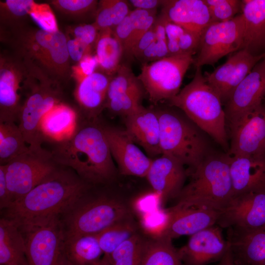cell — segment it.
<instances>
[{
    "mask_svg": "<svg viewBox=\"0 0 265 265\" xmlns=\"http://www.w3.org/2000/svg\"><path fill=\"white\" fill-rule=\"evenodd\" d=\"M230 156L209 155L196 167L187 171L189 182L173 206L204 208L220 212L233 195Z\"/></svg>",
    "mask_w": 265,
    "mask_h": 265,
    "instance_id": "277c9868",
    "label": "cell"
},
{
    "mask_svg": "<svg viewBox=\"0 0 265 265\" xmlns=\"http://www.w3.org/2000/svg\"><path fill=\"white\" fill-rule=\"evenodd\" d=\"M265 98V57L236 87L224 104L228 124L263 103Z\"/></svg>",
    "mask_w": 265,
    "mask_h": 265,
    "instance_id": "e0dca14e",
    "label": "cell"
},
{
    "mask_svg": "<svg viewBox=\"0 0 265 265\" xmlns=\"http://www.w3.org/2000/svg\"><path fill=\"white\" fill-rule=\"evenodd\" d=\"M216 224L238 231L265 227V190L233 197L220 212Z\"/></svg>",
    "mask_w": 265,
    "mask_h": 265,
    "instance_id": "5bb4252c",
    "label": "cell"
},
{
    "mask_svg": "<svg viewBox=\"0 0 265 265\" xmlns=\"http://www.w3.org/2000/svg\"><path fill=\"white\" fill-rule=\"evenodd\" d=\"M189 54L169 56L142 64L137 76L150 100L156 104L176 96L189 66L194 63Z\"/></svg>",
    "mask_w": 265,
    "mask_h": 265,
    "instance_id": "30bf717a",
    "label": "cell"
},
{
    "mask_svg": "<svg viewBox=\"0 0 265 265\" xmlns=\"http://www.w3.org/2000/svg\"><path fill=\"white\" fill-rule=\"evenodd\" d=\"M99 31L113 30L112 17L108 0L98 2L95 22L93 23Z\"/></svg>",
    "mask_w": 265,
    "mask_h": 265,
    "instance_id": "7bdbcfd3",
    "label": "cell"
},
{
    "mask_svg": "<svg viewBox=\"0 0 265 265\" xmlns=\"http://www.w3.org/2000/svg\"><path fill=\"white\" fill-rule=\"evenodd\" d=\"M111 77L95 72L78 81L76 96L89 119H95L105 108L107 89Z\"/></svg>",
    "mask_w": 265,
    "mask_h": 265,
    "instance_id": "4316f807",
    "label": "cell"
},
{
    "mask_svg": "<svg viewBox=\"0 0 265 265\" xmlns=\"http://www.w3.org/2000/svg\"><path fill=\"white\" fill-rule=\"evenodd\" d=\"M229 155L233 197L265 190V154Z\"/></svg>",
    "mask_w": 265,
    "mask_h": 265,
    "instance_id": "603a6c76",
    "label": "cell"
},
{
    "mask_svg": "<svg viewBox=\"0 0 265 265\" xmlns=\"http://www.w3.org/2000/svg\"><path fill=\"white\" fill-rule=\"evenodd\" d=\"M220 265H238L233 261L230 249L227 254L221 260Z\"/></svg>",
    "mask_w": 265,
    "mask_h": 265,
    "instance_id": "816d5d0a",
    "label": "cell"
},
{
    "mask_svg": "<svg viewBox=\"0 0 265 265\" xmlns=\"http://www.w3.org/2000/svg\"><path fill=\"white\" fill-rule=\"evenodd\" d=\"M124 117L125 130L132 140L150 157L160 155V126L156 109L141 106Z\"/></svg>",
    "mask_w": 265,
    "mask_h": 265,
    "instance_id": "7402d4cb",
    "label": "cell"
},
{
    "mask_svg": "<svg viewBox=\"0 0 265 265\" xmlns=\"http://www.w3.org/2000/svg\"><path fill=\"white\" fill-rule=\"evenodd\" d=\"M144 88H141L117 95L106 101L105 108L112 114L125 117L140 106Z\"/></svg>",
    "mask_w": 265,
    "mask_h": 265,
    "instance_id": "74e56055",
    "label": "cell"
},
{
    "mask_svg": "<svg viewBox=\"0 0 265 265\" xmlns=\"http://www.w3.org/2000/svg\"><path fill=\"white\" fill-rule=\"evenodd\" d=\"M10 45L26 67L58 82L70 73L66 35L21 25L10 29ZM9 41V42H10Z\"/></svg>",
    "mask_w": 265,
    "mask_h": 265,
    "instance_id": "3957f363",
    "label": "cell"
},
{
    "mask_svg": "<svg viewBox=\"0 0 265 265\" xmlns=\"http://www.w3.org/2000/svg\"><path fill=\"white\" fill-rule=\"evenodd\" d=\"M17 226L24 239L29 265H72L66 255L65 237L60 217Z\"/></svg>",
    "mask_w": 265,
    "mask_h": 265,
    "instance_id": "9c48e42d",
    "label": "cell"
},
{
    "mask_svg": "<svg viewBox=\"0 0 265 265\" xmlns=\"http://www.w3.org/2000/svg\"><path fill=\"white\" fill-rule=\"evenodd\" d=\"M145 240L137 232L105 256L111 265H141Z\"/></svg>",
    "mask_w": 265,
    "mask_h": 265,
    "instance_id": "e575fe53",
    "label": "cell"
},
{
    "mask_svg": "<svg viewBox=\"0 0 265 265\" xmlns=\"http://www.w3.org/2000/svg\"><path fill=\"white\" fill-rule=\"evenodd\" d=\"M201 68H196L191 81L168 101L170 106L181 110L228 153L229 143L223 103L206 81Z\"/></svg>",
    "mask_w": 265,
    "mask_h": 265,
    "instance_id": "5b68a950",
    "label": "cell"
},
{
    "mask_svg": "<svg viewBox=\"0 0 265 265\" xmlns=\"http://www.w3.org/2000/svg\"><path fill=\"white\" fill-rule=\"evenodd\" d=\"M29 150L18 125L12 122L0 123V165L6 164Z\"/></svg>",
    "mask_w": 265,
    "mask_h": 265,
    "instance_id": "1f68e13d",
    "label": "cell"
},
{
    "mask_svg": "<svg viewBox=\"0 0 265 265\" xmlns=\"http://www.w3.org/2000/svg\"><path fill=\"white\" fill-rule=\"evenodd\" d=\"M187 175L185 165L174 157L162 154L152 159L146 176L160 200L176 199L184 187Z\"/></svg>",
    "mask_w": 265,
    "mask_h": 265,
    "instance_id": "44dd1931",
    "label": "cell"
},
{
    "mask_svg": "<svg viewBox=\"0 0 265 265\" xmlns=\"http://www.w3.org/2000/svg\"><path fill=\"white\" fill-rule=\"evenodd\" d=\"M156 39V33L153 25L132 48L129 55L137 58Z\"/></svg>",
    "mask_w": 265,
    "mask_h": 265,
    "instance_id": "c3c4849f",
    "label": "cell"
},
{
    "mask_svg": "<svg viewBox=\"0 0 265 265\" xmlns=\"http://www.w3.org/2000/svg\"><path fill=\"white\" fill-rule=\"evenodd\" d=\"M162 13L171 22L198 36L212 23L205 0H166Z\"/></svg>",
    "mask_w": 265,
    "mask_h": 265,
    "instance_id": "cb8c5ba5",
    "label": "cell"
},
{
    "mask_svg": "<svg viewBox=\"0 0 265 265\" xmlns=\"http://www.w3.org/2000/svg\"><path fill=\"white\" fill-rule=\"evenodd\" d=\"M36 2L31 0H6L0 2L1 22L10 28L21 25L30 16Z\"/></svg>",
    "mask_w": 265,
    "mask_h": 265,
    "instance_id": "8d00e7d4",
    "label": "cell"
},
{
    "mask_svg": "<svg viewBox=\"0 0 265 265\" xmlns=\"http://www.w3.org/2000/svg\"><path fill=\"white\" fill-rule=\"evenodd\" d=\"M4 165L12 203L23 198L60 166L51 152L30 149Z\"/></svg>",
    "mask_w": 265,
    "mask_h": 265,
    "instance_id": "8fae6325",
    "label": "cell"
},
{
    "mask_svg": "<svg viewBox=\"0 0 265 265\" xmlns=\"http://www.w3.org/2000/svg\"><path fill=\"white\" fill-rule=\"evenodd\" d=\"M213 22H223L235 18L241 10V0H205Z\"/></svg>",
    "mask_w": 265,
    "mask_h": 265,
    "instance_id": "f35d334b",
    "label": "cell"
},
{
    "mask_svg": "<svg viewBox=\"0 0 265 265\" xmlns=\"http://www.w3.org/2000/svg\"><path fill=\"white\" fill-rule=\"evenodd\" d=\"M58 11L72 16H80L97 9L95 0H55L51 2Z\"/></svg>",
    "mask_w": 265,
    "mask_h": 265,
    "instance_id": "ab89813d",
    "label": "cell"
},
{
    "mask_svg": "<svg viewBox=\"0 0 265 265\" xmlns=\"http://www.w3.org/2000/svg\"><path fill=\"white\" fill-rule=\"evenodd\" d=\"M30 17L43 29L50 31L58 29L54 16L47 4L36 3Z\"/></svg>",
    "mask_w": 265,
    "mask_h": 265,
    "instance_id": "60d3db41",
    "label": "cell"
},
{
    "mask_svg": "<svg viewBox=\"0 0 265 265\" xmlns=\"http://www.w3.org/2000/svg\"><path fill=\"white\" fill-rule=\"evenodd\" d=\"M67 47L70 58L79 62L86 55L89 54V48L78 39L67 36Z\"/></svg>",
    "mask_w": 265,
    "mask_h": 265,
    "instance_id": "bcb514c9",
    "label": "cell"
},
{
    "mask_svg": "<svg viewBox=\"0 0 265 265\" xmlns=\"http://www.w3.org/2000/svg\"><path fill=\"white\" fill-rule=\"evenodd\" d=\"M99 63L97 56L89 53L86 55L74 67L73 73L79 81L96 72Z\"/></svg>",
    "mask_w": 265,
    "mask_h": 265,
    "instance_id": "f6af8a7d",
    "label": "cell"
},
{
    "mask_svg": "<svg viewBox=\"0 0 265 265\" xmlns=\"http://www.w3.org/2000/svg\"><path fill=\"white\" fill-rule=\"evenodd\" d=\"M137 233L131 216L118 221L97 234L105 256H108L123 242Z\"/></svg>",
    "mask_w": 265,
    "mask_h": 265,
    "instance_id": "836d02e7",
    "label": "cell"
},
{
    "mask_svg": "<svg viewBox=\"0 0 265 265\" xmlns=\"http://www.w3.org/2000/svg\"><path fill=\"white\" fill-rule=\"evenodd\" d=\"M99 66L108 75H114L121 65L123 47L111 29L99 31L95 43Z\"/></svg>",
    "mask_w": 265,
    "mask_h": 265,
    "instance_id": "f546056e",
    "label": "cell"
},
{
    "mask_svg": "<svg viewBox=\"0 0 265 265\" xmlns=\"http://www.w3.org/2000/svg\"><path fill=\"white\" fill-rule=\"evenodd\" d=\"M265 57V53L254 54L242 49L233 53L212 72H206L204 77L225 104L236 87Z\"/></svg>",
    "mask_w": 265,
    "mask_h": 265,
    "instance_id": "2e32d148",
    "label": "cell"
},
{
    "mask_svg": "<svg viewBox=\"0 0 265 265\" xmlns=\"http://www.w3.org/2000/svg\"><path fill=\"white\" fill-rule=\"evenodd\" d=\"M244 22L242 49L254 54L265 49V0H241Z\"/></svg>",
    "mask_w": 265,
    "mask_h": 265,
    "instance_id": "484cf974",
    "label": "cell"
},
{
    "mask_svg": "<svg viewBox=\"0 0 265 265\" xmlns=\"http://www.w3.org/2000/svg\"><path fill=\"white\" fill-rule=\"evenodd\" d=\"M58 82L41 75L35 76L22 104L18 120L19 127L30 150L42 152L44 137L41 130L45 114L59 104L60 92Z\"/></svg>",
    "mask_w": 265,
    "mask_h": 265,
    "instance_id": "ba28073f",
    "label": "cell"
},
{
    "mask_svg": "<svg viewBox=\"0 0 265 265\" xmlns=\"http://www.w3.org/2000/svg\"><path fill=\"white\" fill-rule=\"evenodd\" d=\"M65 252L72 265H92L104 254L97 234L65 238Z\"/></svg>",
    "mask_w": 265,
    "mask_h": 265,
    "instance_id": "f1b7e54d",
    "label": "cell"
},
{
    "mask_svg": "<svg viewBox=\"0 0 265 265\" xmlns=\"http://www.w3.org/2000/svg\"><path fill=\"white\" fill-rule=\"evenodd\" d=\"M142 87L141 81L134 75L131 67L128 65L121 64L110 80L106 101L121 94Z\"/></svg>",
    "mask_w": 265,
    "mask_h": 265,
    "instance_id": "d590c367",
    "label": "cell"
},
{
    "mask_svg": "<svg viewBox=\"0 0 265 265\" xmlns=\"http://www.w3.org/2000/svg\"><path fill=\"white\" fill-rule=\"evenodd\" d=\"M231 156L265 154V105L262 103L228 124Z\"/></svg>",
    "mask_w": 265,
    "mask_h": 265,
    "instance_id": "9a60e30c",
    "label": "cell"
},
{
    "mask_svg": "<svg viewBox=\"0 0 265 265\" xmlns=\"http://www.w3.org/2000/svg\"><path fill=\"white\" fill-rule=\"evenodd\" d=\"M244 22L241 14L223 22L211 23L203 33L194 64L213 65L223 56L242 49Z\"/></svg>",
    "mask_w": 265,
    "mask_h": 265,
    "instance_id": "7c38bea8",
    "label": "cell"
},
{
    "mask_svg": "<svg viewBox=\"0 0 265 265\" xmlns=\"http://www.w3.org/2000/svg\"><path fill=\"white\" fill-rule=\"evenodd\" d=\"M12 203L10 193L8 188L5 167L0 165V208L1 211L9 207Z\"/></svg>",
    "mask_w": 265,
    "mask_h": 265,
    "instance_id": "681fc988",
    "label": "cell"
},
{
    "mask_svg": "<svg viewBox=\"0 0 265 265\" xmlns=\"http://www.w3.org/2000/svg\"><path fill=\"white\" fill-rule=\"evenodd\" d=\"M141 265H183L172 239L160 236L146 239Z\"/></svg>",
    "mask_w": 265,
    "mask_h": 265,
    "instance_id": "4dcf8cb0",
    "label": "cell"
},
{
    "mask_svg": "<svg viewBox=\"0 0 265 265\" xmlns=\"http://www.w3.org/2000/svg\"><path fill=\"white\" fill-rule=\"evenodd\" d=\"M1 54L0 61V123L15 122L22 106L21 93L27 90L31 74L21 58Z\"/></svg>",
    "mask_w": 265,
    "mask_h": 265,
    "instance_id": "4fadbf2b",
    "label": "cell"
},
{
    "mask_svg": "<svg viewBox=\"0 0 265 265\" xmlns=\"http://www.w3.org/2000/svg\"><path fill=\"white\" fill-rule=\"evenodd\" d=\"M76 113L69 106L58 104L48 111L41 123V130L45 136L52 138L65 134L75 123Z\"/></svg>",
    "mask_w": 265,
    "mask_h": 265,
    "instance_id": "d6a6232c",
    "label": "cell"
},
{
    "mask_svg": "<svg viewBox=\"0 0 265 265\" xmlns=\"http://www.w3.org/2000/svg\"><path fill=\"white\" fill-rule=\"evenodd\" d=\"M92 186L71 168L60 165L23 198L2 210L16 225L37 224L60 217Z\"/></svg>",
    "mask_w": 265,
    "mask_h": 265,
    "instance_id": "6da1fadb",
    "label": "cell"
},
{
    "mask_svg": "<svg viewBox=\"0 0 265 265\" xmlns=\"http://www.w3.org/2000/svg\"><path fill=\"white\" fill-rule=\"evenodd\" d=\"M167 40H156L139 56L137 59L142 64L154 62L169 56Z\"/></svg>",
    "mask_w": 265,
    "mask_h": 265,
    "instance_id": "b9f144b4",
    "label": "cell"
},
{
    "mask_svg": "<svg viewBox=\"0 0 265 265\" xmlns=\"http://www.w3.org/2000/svg\"><path fill=\"white\" fill-rule=\"evenodd\" d=\"M90 190L60 217L65 238L95 235L114 223L131 216L127 205L119 199Z\"/></svg>",
    "mask_w": 265,
    "mask_h": 265,
    "instance_id": "52a82bcc",
    "label": "cell"
},
{
    "mask_svg": "<svg viewBox=\"0 0 265 265\" xmlns=\"http://www.w3.org/2000/svg\"><path fill=\"white\" fill-rule=\"evenodd\" d=\"M110 152L121 174L146 177L152 159L136 145L125 130L103 127Z\"/></svg>",
    "mask_w": 265,
    "mask_h": 265,
    "instance_id": "d6986e66",
    "label": "cell"
},
{
    "mask_svg": "<svg viewBox=\"0 0 265 265\" xmlns=\"http://www.w3.org/2000/svg\"><path fill=\"white\" fill-rule=\"evenodd\" d=\"M220 212L204 208H176L167 210L166 219L158 236L171 239L191 236L216 224Z\"/></svg>",
    "mask_w": 265,
    "mask_h": 265,
    "instance_id": "ffe728a7",
    "label": "cell"
},
{
    "mask_svg": "<svg viewBox=\"0 0 265 265\" xmlns=\"http://www.w3.org/2000/svg\"><path fill=\"white\" fill-rule=\"evenodd\" d=\"M92 265H111L107 258L104 256L97 263L93 264Z\"/></svg>",
    "mask_w": 265,
    "mask_h": 265,
    "instance_id": "f5cc1de1",
    "label": "cell"
},
{
    "mask_svg": "<svg viewBox=\"0 0 265 265\" xmlns=\"http://www.w3.org/2000/svg\"><path fill=\"white\" fill-rule=\"evenodd\" d=\"M155 109L160 122L162 154L174 157L188 166V170L196 167L210 155L202 131L184 113L169 107Z\"/></svg>",
    "mask_w": 265,
    "mask_h": 265,
    "instance_id": "8992f818",
    "label": "cell"
},
{
    "mask_svg": "<svg viewBox=\"0 0 265 265\" xmlns=\"http://www.w3.org/2000/svg\"><path fill=\"white\" fill-rule=\"evenodd\" d=\"M114 28L130 13L129 2L124 0H108Z\"/></svg>",
    "mask_w": 265,
    "mask_h": 265,
    "instance_id": "7dc6e473",
    "label": "cell"
},
{
    "mask_svg": "<svg viewBox=\"0 0 265 265\" xmlns=\"http://www.w3.org/2000/svg\"><path fill=\"white\" fill-rule=\"evenodd\" d=\"M99 30L94 25L81 24L75 26L72 30L73 37L78 39L87 47L96 43Z\"/></svg>",
    "mask_w": 265,
    "mask_h": 265,
    "instance_id": "ee69618b",
    "label": "cell"
},
{
    "mask_svg": "<svg viewBox=\"0 0 265 265\" xmlns=\"http://www.w3.org/2000/svg\"><path fill=\"white\" fill-rule=\"evenodd\" d=\"M0 265H29L20 229L3 217L0 220Z\"/></svg>",
    "mask_w": 265,
    "mask_h": 265,
    "instance_id": "83f0119b",
    "label": "cell"
},
{
    "mask_svg": "<svg viewBox=\"0 0 265 265\" xmlns=\"http://www.w3.org/2000/svg\"><path fill=\"white\" fill-rule=\"evenodd\" d=\"M177 250L183 265H207L221 261L229 245L221 228L214 225L190 236L187 243Z\"/></svg>",
    "mask_w": 265,
    "mask_h": 265,
    "instance_id": "ac0fdd59",
    "label": "cell"
},
{
    "mask_svg": "<svg viewBox=\"0 0 265 265\" xmlns=\"http://www.w3.org/2000/svg\"><path fill=\"white\" fill-rule=\"evenodd\" d=\"M51 153L58 164L71 168L91 186L107 184L116 175L103 127L93 123L77 125Z\"/></svg>",
    "mask_w": 265,
    "mask_h": 265,
    "instance_id": "7a4b0ae2",
    "label": "cell"
},
{
    "mask_svg": "<svg viewBox=\"0 0 265 265\" xmlns=\"http://www.w3.org/2000/svg\"><path fill=\"white\" fill-rule=\"evenodd\" d=\"M262 265H265V262Z\"/></svg>",
    "mask_w": 265,
    "mask_h": 265,
    "instance_id": "db71d44e",
    "label": "cell"
},
{
    "mask_svg": "<svg viewBox=\"0 0 265 265\" xmlns=\"http://www.w3.org/2000/svg\"><path fill=\"white\" fill-rule=\"evenodd\" d=\"M129 3L135 9L148 11L157 10L159 6L163 5L165 0H130Z\"/></svg>",
    "mask_w": 265,
    "mask_h": 265,
    "instance_id": "f907efd6",
    "label": "cell"
},
{
    "mask_svg": "<svg viewBox=\"0 0 265 265\" xmlns=\"http://www.w3.org/2000/svg\"><path fill=\"white\" fill-rule=\"evenodd\" d=\"M228 231L227 241L236 264L262 265L265 262V227L249 231Z\"/></svg>",
    "mask_w": 265,
    "mask_h": 265,
    "instance_id": "d4e9b609",
    "label": "cell"
}]
</instances>
